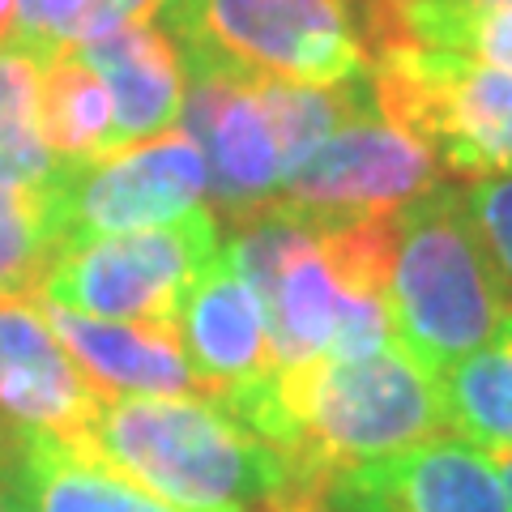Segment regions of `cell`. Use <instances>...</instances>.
Returning <instances> with one entry per match:
<instances>
[{
    "label": "cell",
    "mask_w": 512,
    "mask_h": 512,
    "mask_svg": "<svg viewBox=\"0 0 512 512\" xmlns=\"http://www.w3.org/2000/svg\"><path fill=\"white\" fill-rule=\"evenodd\" d=\"M56 256V184L0 180V299L39 295V282Z\"/></svg>",
    "instance_id": "cell-19"
},
{
    "label": "cell",
    "mask_w": 512,
    "mask_h": 512,
    "mask_svg": "<svg viewBox=\"0 0 512 512\" xmlns=\"http://www.w3.org/2000/svg\"><path fill=\"white\" fill-rule=\"evenodd\" d=\"M218 252V218L197 205L163 227L103 235L64 248L39 282V299L99 320L175 329L192 282L205 274V265Z\"/></svg>",
    "instance_id": "cell-6"
},
{
    "label": "cell",
    "mask_w": 512,
    "mask_h": 512,
    "mask_svg": "<svg viewBox=\"0 0 512 512\" xmlns=\"http://www.w3.org/2000/svg\"><path fill=\"white\" fill-rule=\"evenodd\" d=\"M175 333L184 342V355L197 367L218 402L256 389L274 376V350H269L265 312L256 303L252 286L235 274L227 252H218L205 274L192 282V291L175 320Z\"/></svg>",
    "instance_id": "cell-12"
},
{
    "label": "cell",
    "mask_w": 512,
    "mask_h": 512,
    "mask_svg": "<svg viewBox=\"0 0 512 512\" xmlns=\"http://www.w3.org/2000/svg\"><path fill=\"white\" fill-rule=\"evenodd\" d=\"M461 192H466V210L474 218L478 239H483V248H487L495 278H500L504 295L512 299V171L470 180Z\"/></svg>",
    "instance_id": "cell-22"
},
{
    "label": "cell",
    "mask_w": 512,
    "mask_h": 512,
    "mask_svg": "<svg viewBox=\"0 0 512 512\" xmlns=\"http://www.w3.org/2000/svg\"><path fill=\"white\" fill-rule=\"evenodd\" d=\"M107 397L47 325L35 295L0 299V423L86 444Z\"/></svg>",
    "instance_id": "cell-9"
},
{
    "label": "cell",
    "mask_w": 512,
    "mask_h": 512,
    "mask_svg": "<svg viewBox=\"0 0 512 512\" xmlns=\"http://www.w3.org/2000/svg\"><path fill=\"white\" fill-rule=\"evenodd\" d=\"M167 0H22L18 47L35 56L69 52L128 22H158Z\"/></svg>",
    "instance_id": "cell-21"
},
{
    "label": "cell",
    "mask_w": 512,
    "mask_h": 512,
    "mask_svg": "<svg viewBox=\"0 0 512 512\" xmlns=\"http://www.w3.org/2000/svg\"><path fill=\"white\" fill-rule=\"evenodd\" d=\"M47 325L103 397H214L175 329L99 320L39 299Z\"/></svg>",
    "instance_id": "cell-13"
},
{
    "label": "cell",
    "mask_w": 512,
    "mask_h": 512,
    "mask_svg": "<svg viewBox=\"0 0 512 512\" xmlns=\"http://www.w3.org/2000/svg\"><path fill=\"white\" fill-rule=\"evenodd\" d=\"M39 73L43 56L18 43L0 47V180L56 184L64 175L39 137Z\"/></svg>",
    "instance_id": "cell-20"
},
{
    "label": "cell",
    "mask_w": 512,
    "mask_h": 512,
    "mask_svg": "<svg viewBox=\"0 0 512 512\" xmlns=\"http://www.w3.org/2000/svg\"><path fill=\"white\" fill-rule=\"evenodd\" d=\"M325 512H512V500L495 457L457 436H431L333 474Z\"/></svg>",
    "instance_id": "cell-10"
},
{
    "label": "cell",
    "mask_w": 512,
    "mask_h": 512,
    "mask_svg": "<svg viewBox=\"0 0 512 512\" xmlns=\"http://www.w3.org/2000/svg\"><path fill=\"white\" fill-rule=\"evenodd\" d=\"M367 52L380 39L453 47L483 64L512 73V5L474 0H359Z\"/></svg>",
    "instance_id": "cell-16"
},
{
    "label": "cell",
    "mask_w": 512,
    "mask_h": 512,
    "mask_svg": "<svg viewBox=\"0 0 512 512\" xmlns=\"http://www.w3.org/2000/svg\"><path fill=\"white\" fill-rule=\"evenodd\" d=\"M18 26H22V0H0V47L18 39Z\"/></svg>",
    "instance_id": "cell-23"
},
{
    "label": "cell",
    "mask_w": 512,
    "mask_h": 512,
    "mask_svg": "<svg viewBox=\"0 0 512 512\" xmlns=\"http://www.w3.org/2000/svg\"><path fill=\"white\" fill-rule=\"evenodd\" d=\"M180 133L205 158V184L231 222L265 210L282 188V154L252 82L188 73Z\"/></svg>",
    "instance_id": "cell-11"
},
{
    "label": "cell",
    "mask_w": 512,
    "mask_h": 512,
    "mask_svg": "<svg viewBox=\"0 0 512 512\" xmlns=\"http://www.w3.org/2000/svg\"><path fill=\"white\" fill-rule=\"evenodd\" d=\"M39 137L60 167H82L116 154V116L107 86L73 52L43 60L39 73Z\"/></svg>",
    "instance_id": "cell-17"
},
{
    "label": "cell",
    "mask_w": 512,
    "mask_h": 512,
    "mask_svg": "<svg viewBox=\"0 0 512 512\" xmlns=\"http://www.w3.org/2000/svg\"><path fill=\"white\" fill-rule=\"evenodd\" d=\"M495 466H500V478H504V491H508V500H512V453H508V457H495Z\"/></svg>",
    "instance_id": "cell-24"
},
{
    "label": "cell",
    "mask_w": 512,
    "mask_h": 512,
    "mask_svg": "<svg viewBox=\"0 0 512 512\" xmlns=\"http://www.w3.org/2000/svg\"><path fill=\"white\" fill-rule=\"evenodd\" d=\"M474 5H512V0H474Z\"/></svg>",
    "instance_id": "cell-25"
},
{
    "label": "cell",
    "mask_w": 512,
    "mask_h": 512,
    "mask_svg": "<svg viewBox=\"0 0 512 512\" xmlns=\"http://www.w3.org/2000/svg\"><path fill=\"white\" fill-rule=\"evenodd\" d=\"M384 299L393 346L427 376L461 363L512 316V299L487 261L461 188L431 184L393 214Z\"/></svg>",
    "instance_id": "cell-3"
},
{
    "label": "cell",
    "mask_w": 512,
    "mask_h": 512,
    "mask_svg": "<svg viewBox=\"0 0 512 512\" xmlns=\"http://www.w3.org/2000/svg\"><path fill=\"white\" fill-rule=\"evenodd\" d=\"M82 448L192 512H325L329 495L218 397H107Z\"/></svg>",
    "instance_id": "cell-1"
},
{
    "label": "cell",
    "mask_w": 512,
    "mask_h": 512,
    "mask_svg": "<svg viewBox=\"0 0 512 512\" xmlns=\"http://www.w3.org/2000/svg\"><path fill=\"white\" fill-rule=\"evenodd\" d=\"M440 184V167L397 120H389L376 94L286 175L269 205L312 218H376L397 214L414 197Z\"/></svg>",
    "instance_id": "cell-7"
},
{
    "label": "cell",
    "mask_w": 512,
    "mask_h": 512,
    "mask_svg": "<svg viewBox=\"0 0 512 512\" xmlns=\"http://www.w3.org/2000/svg\"><path fill=\"white\" fill-rule=\"evenodd\" d=\"M18 504L22 512H192L90 448L39 431L18 440Z\"/></svg>",
    "instance_id": "cell-15"
},
{
    "label": "cell",
    "mask_w": 512,
    "mask_h": 512,
    "mask_svg": "<svg viewBox=\"0 0 512 512\" xmlns=\"http://www.w3.org/2000/svg\"><path fill=\"white\" fill-rule=\"evenodd\" d=\"M448 431L487 457L512 453V316L461 363L436 376Z\"/></svg>",
    "instance_id": "cell-18"
},
{
    "label": "cell",
    "mask_w": 512,
    "mask_h": 512,
    "mask_svg": "<svg viewBox=\"0 0 512 512\" xmlns=\"http://www.w3.org/2000/svg\"><path fill=\"white\" fill-rule=\"evenodd\" d=\"M222 406L320 478L448 436L436 376L414 367L397 346L363 359L274 367L265 384Z\"/></svg>",
    "instance_id": "cell-2"
},
{
    "label": "cell",
    "mask_w": 512,
    "mask_h": 512,
    "mask_svg": "<svg viewBox=\"0 0 512 512\" xmlns=\"http://www.w3.org/2000/svg\"><path fill=\"white\" fill-rule=\"evenodd\" d=\"M69 52L94 69L111 94L116 150L141 146L175 128L188 94V64L163 22H128Z\"/></svg>",
    "instance_id": "cell-14"
},
{
    "label": "cell",
    "mask_w": 512,
    "mask_h": 512,
    "mask_svg": "<svg viewBox=\"0 0 512 512\" xmlns=\"http://www.w3.org/2000/svg\"><path fill=\"white\" fill-rule=\"evenodd\" d=\"M205 192V158L180 128L94 163L64 167L56 180L60 252L103 235L163 227L197 210Z\"/></svg>",
    "instance_id": "cell-8"
},
{
    "label": "cell",
    "mask_w": 512,
    "mask_h": 512,
    "mask_svg": "<svg viewBox=\"0 0 512 512\" xmlns=\"http://www.w3.org/2000/svg\"><path fill=\"white\" fill-rule=\"evenodd\" d=\"M158 22L205 77L346 86L372 69L359 0H167Z\"/></svg>",
    "instance_id": "cell-4"
},
{
    "label": "cell",
    "mask_w": 512,
    "mask_h": 512,
    "mask_svg": "<svg viewBox=\"0 0 512 512\" xmlns=\"http://www.w3.org/2000/svg\"><path fill=\"white\" fill-rule=\"evenodd\" d=\"M367 82L384 116L402 124L440 171L466 180L512 171V73L453 47L380 39Z\"/></svg>",
    "instance_id": "cell-5"
}]
</instances>
